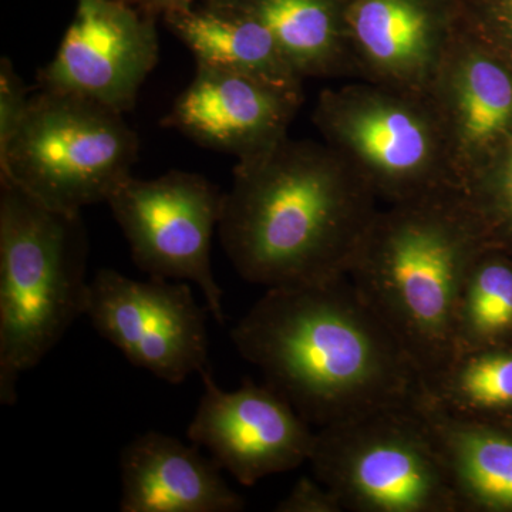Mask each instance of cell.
<instances>
[{
  "mask_svg": "<svg viewBox=\"0 0 512 512\" xmlns=\"http://www.w3.org/2000/svg\"><path fill=\"white\" fill-rule=\"evenodd\" d=\"M231 339L316 429L413 403L423 389L412 359L348 275L266 289Z\"/></svg>",
  "mask_w": 512,
  "mask_h": 512,
  "instance_id": "obj_1",
  "label": "cell"
},
{
  "mask_svg": "<svg viewBox=\"0 0 512 512\" xmlns=\"http://www.w3.org/2000/svg\"><path fill=\"white\" fill-rule=\"evenodd\" d=\"M377 197L323 141L285 137L238 160L218 237L237 274L269 288L349 274Z\"/></svg>",
  "mask_w": 512,
  "mask_h": 512,
  "instance_id": "obj_2",
  "label": "cell"
},
{
  "mask_svg": "<svg viewBox=\"0 0 512 512\" xmlns=\"http://www.w3.org/2000/svg\"><path fill=\"white\" fill-rule=\"evenodd\" d=\"M485 245L460 190L387 205L360 242L349 279L412 359L423 384L454 357L461 286Z\"/></svg>",
  "mask_w": 512,
  "mask_h": 512,
  "instance_id": "obj_3",
  "label": "cell"
},
{
  "mask_svg": "<svg viewBox=\"0 0 512 512\" xmlns=\"http://www.w3.org/2000/svg\"><path fill=\"white\" fill-rule=\"evenodd\" d=\"M86 227L0 180V403L13 406L23 373L86 315Z\"/></svg>",
  "mask_w": 512,
  "mask_h": 512,
  "instance_id": "obj_4",
  "label": "cell"
},
{
  "mask_svg": "<svg viewBox=\"0 0 512 512\" xmlns=\"http://www.w3.org/2000/svg\"><path fill=\"white\" fill-rule=\"evenodd\" d=\"M312 121L387 205L460 190L429 94L357 80L323 89Z\"/></svg>",
  "mask_w": 512,
  "mask_h": 512,
  "instance_id": "obj_5",
  "label": "cell"
},
{
  "mask_svg": "<svg viewBox=\"0 0 512 512\" xmlns=\"http://www.w3.org/2000/svg\"><path fill=\"white\" fill-rule=\"evenodd\" d=\"M140 140L124 114L72 94L39 90L0 154V180L53 210L80 214L133 177Z\"/></svg>",
  "mask_w": 512,
  "mask_h": 512,
  "instance_id": "obj_6",
  "label": "cell"
},
{
  "mask_svg": "<svg viewBox=\"0 0 512 512\" xmlns=\"http://www.w3.org/2000/svg\"><path fill=\"white\" fill-rule=\"evenodd\" d=\"M309 463L345 511L460 512L416 400L316 429Z\"/></svg>",
  "mask_w": 512,
  "mask_h": 512,
  "instance_id": "obj_7",
  "label": "cell"
},
{
  "mask_svg": "<svg viewBox=\"0 0 512 512\" xmlns=\"http://www.w3.org/2000/svg\"><path fill=\"white\" fill-rule=\"evenodd\" d=\"M107 204L137 268L151 278L194 284L215 322L225 325L224 291L211 259L224 192L204 175L173 170L151 180L128 178Z\"/></svg>",
  "mask_w": 512,
  "mask_h": 512,
  "instance_id": "obj_8",
  "label": "cell"
},
{
  "mask_svg": "<svg viewBox=\"0 0 512 512\" xmlns=\"http://www.w3.org/2000/svg\"><path fill=\"white\" fill-rule=\"evenodd\" d=\"M208 313L188 282L137 281L110 268L90 281L86 316L93 328L131 365L165 383L211 370Z\"/></svg>",
  "mask_w": 512,
  "mask_h": 512,
  "instance_id": "obj_9",
  "label": "cell"
},
{
  "mask_svg": "<svg viewBox=\"0 0 512 512\" xmlns=\"http://www.w3.org/2000/svg\"><path fill=\"white\" fill-rule=\"evenodd\" d=\"M156 20L126 0H74L73 20L56 55L37 73L39 90L128 113L157 66Z\"/></svg>",
  "mask_w": 512,
  "mask_h": 512,
  "instance_id": "obj_10",
  "label": "cell"
},
{
  "mask_svg": "<svg viewBox=\"0 0 512 512\" xmlns=\"http://www.w3.org/2000/svg\"><path fill=\"white\" fill-rule=\"evenodd\" d=\"M201 380L204 392L187 437L207 448L239 484L252 487L309 463L316 430L274 387L244 379L237 390L227 392L212 370Z\"/></svg>",
  "mask_w": 512,
  "mask_h": 512,
  "instance_id": "obj_11",
  "label": "cell"
},
{
  "mask_svg": "<svg viewBox=\"0 0 512 512\" xmlns=\"http://www.w3.org/2000/svg\"><path fill=\"white\" fill-rule=\"evenodd\" d=\"M458 188L512 134V62L464 25L429 90Z\"/></svg>",
  "mask_w": 512,
  "mask_h": 512,
  "instance_id": "obj_12",
  "label": "cell"
},
{
  "mask_svg": "<svg viewBox=\"0 0 512 512\" xmlns=\"http://www.w3.org/2000/svg\"><path fill=\"white\" fill-rule=\"evenodd\" d=\"M302 101L303 90L197 63L191 83L175 99L161 126L198 146L244 160L289 136Z\"/></svg>",
  "mask_w": 512,
  "mask_h": 512,
  "instance_id": "obj_13",
  "label": "cell"
},
{
  "mask_svg": "<svg viewBox=\"0 0 512 512\" xmlns=\"http://www.w3.org/2000/svg\"><path fill=\"white\" fill-rule=\"evenodd\" d=\"M463 25L443 0H348L353 76L427 96Z\"/></svg>",
  "mask_w": 512,
  "mask_h": 512,
  "instance_id": "obj_14",
  "label": "cell"
},
{
  "mask_svg": "<svg viewBox=\"0 0 512 512\" xmlns=\"http://www.w3.org/2000/svg\"><path fill=\"white\" fill-rule=\"evenodd\" d=\"M200 447L160 431L131 440L120 454L121 512H241L245 500Z\"/></svg>",
  "mask_w": 512,
  "mask_h": 512,
  "instance_id": "obj_15",
  "label": "cell"
},
{
  "mask_svg": "<svg viewBox=\"0 0 512 512\" xmlns=\"http://www.w3.org/2000/svg\"><path fill=\"white\" fill-rule=\"evenodd\" d=\"M416 404L440 448L460 512H512V427L444 412L421 393Z\"/></svg>",
  "mask_w": 512,
  "mask_h": 512,
  "instance_id": "obj_16",
  "label": "cell"
},
{
  "mask_svg": "<svg viewBox=\"0 0 512 512\" xmlns=\"http://www.w3.org/2000/svg\"><path fill=\"white\" fill-rule=\"evenodd\" d=\"M163 20L170 32L191 50L195 63L303 90L305 80L286 63L271 33L251 16L212 0H200L170 10Z\"/></svg>",
  "mask_w": 512,
  "mask_h": 512,
  "instance_id": "obj_17",
  "label": "cell"
},
{
  "mask_svg": "<svg viewBox=\"0 0 512 512\" xmlns=\"http://www.w3.org/2000/svg\"><path fill=\"white\" fill-rule=\"evenodd\" d=\"M258 20L302 80L353 76L348 0H212Z\"/></svg>",
  "mask_w": 512,
  "mask_h": 512,
  "instance_id": "obj_18",
  "label": "cell"
},
{
  "mask_svg": "<svg viewBox=\"0 0 512 512\" xmlns=\"http://www.w3.org/2000/svg\"><path fill=\"white\" fill-rule=\"evenodd\" d=\"M421 396L444 412L512 427V345L454 356Z\"/></svg>",
  "mask_w": 512,
  "mask_h": 512,
  "instance_id": "obj_19",
  "label": "cell"
},
{
  "mask_svg": "<svg viewBox=\"0 0 512 512\" xmlns=\"http://www.w3.org/2000/svg\"><path fill=\"white\" fill-rule=\"evenodd\" d=\"M510 345L512 256L485 245L471 262L461 286L454 328V356Z\"/></svg>",
  "mask_w": 512,
  "mask_h": 512,
  "instance_id": "obj_20",
  "label": "cell"
},
{
  "mask_svg": "<svg viewBox=\"0 0 512 512\" xmlns=\"http://www.w3.org/2000/svg\"><path fill=\"white\" fill-rule=\"evenodd\" d=\"M460 191L487 245L512 256V134Z\"/></svg>",
  "mask_w": 512,
  "mask_h": 512,
  "instance_id": "obj_21",
  "label": "cell"
},
{
  "mask_svg": "<svg viewBox=\"0 0 512 512\" xmlns=\"http://www.w3.org/2000/svg\"><path fill=\"white\" fill-rule=\"evenodd\" d=\"M30 99L28 87L16 72L12 60H0V154L12 143L28 114Z\"/></svg>",
  "mask_w": 512,
  "mask_h": 512,
  "instance_id": "obj_22",
  "label": "cell"
},
{
  "mask_svg": "<svg viewBox=\"0 0 512 512\" xmlns=\"http://www.w3.org/2000/svg\"><path fill=\"white\" fill-rule=\"evenodd\" d=\"M466 22L512 62V0H480Z\"/></svg>",
  "mask_w": 512,
  "mask_h": 512,
  "instance_id": "obj_23",
  "label": "cell"
},
{
  "mask_svg": "<svg viewBox=\"0 0 512 512\" xmlns=\"http://www.w3.org/2000/svg\"><path fill=\"white\" fill-rule=\"evenodd\" d=\"M276 512H343L339 498L320 483L318 478L302 476L284 500L275 507Z\"/></svg>",
  "mask_w": 512,
  "mask_h": 512,
  "instance_id": "obj_24",
  "label": "cell"
},
{
  "mask_svg": "<svg viewBox=\"0 0 512 512\" xmlns=\"http://www.w3.org/2000/svg\"><path fill=\"white\" fill-rule=\"evenodd\" d=\"M126 2L140 10L144 15L158 19L163 18V15L170 12V10L194 5L200 0H126Z\"/></svg>",
  "mask_w": 512,
  "mask_h": 512,
  "instance_id": "obj_25",
  "label": "cell"
}]
</instances>
